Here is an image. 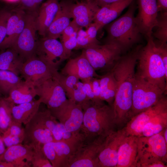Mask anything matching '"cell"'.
<instances>
[{"mask_svg":"<svg viewBox=\"0 0 167 167\" xmlns=\"http://www.w3.org/2000/svg\"><path fill=\"white\" fill-rule=\"evenodd\" d=\"M140 49L138 47L126 55L121 56L111 71L117 83L113 107L114 123L117 130L122 128L129 120L135 78V67Z\"/></svg>","mask_w":167,"mask_h":167,"instance_id":"6da1fadb","label":"cell"},{"mask_svg":"<svg viewBox=\"0 0 167 167\" xmlns=\"http://www.w3.org/2000/svg\"><path fill=\"white\" fill-rule=\"evenodd\" d=\"M83 119L80 132L85 143L105 138L117 130L113 106L105 101H90L83 108Z\"/></svg>","mask_w":167,"mask_h":167,"instance_id":"7a4b0ae2","label":"cell"},{"mask_svg":"<svg viewBox=\"0 0 167 167\" xmlns=\"http://www.w3.org/2000/svg\"><path fill=\"white\" fill-rule=\"evenodd\" d=\"M138 53L136 75L167 92V73L152 37Z\"/></svg>","mask_w":167,"mask_h":167,"instance_id":"3957f363","label":"cell"},{"mask_svg":"<svg viewBox=\"0 0 167 167\" xmlns=\"http://www.w3.org/2000/svg\"><path fill=\"white\" fill-rule=\"evenodd\" d=\"M135 5H131L122 15L108 27L105 42L118 45L123 52L138 42L141 34L135 16Z\"/></svg>","mask_w":167,"mask_h":167,"instance_id":"277c9868","label":"cell"},{"mask_svg":"<svg viewBox=\"0 0 167 167\" xmlns=\"http://www.w3.org/2000/svg\"><path fill=\"white\" fill-rule=\"evenodd\" d=\"M163 133V130L151 136L138 137L136 167H148L158 161L166 164L167 143Z\"/></svg>","mask_w":167,"mask_h":167,"instance_id":"5b68a950","label":"cell"},{"mask_svg":"<svg viewBox=\"0 0 167 167\" xmlns=\"http://www.w3.org/2000/svg\"><path fill=\"white\" fill-rule=\"evenodd\" d=\"M165 93L156 85L135 74L129 121L135 115L156 104Z\"/></svg>","mask_w":167,"mask_h":167,"instance_id":"8992f818","label":"cell"},{"mask_svg":"<svg viewBox=\"0 0 167 167\" xmlns=\"http://www.w3.org/2000/svg\"><path fill=\"white\" fill-rule=\"evenodd\" d=\"M82 51L96 72L106 73L111 71L123 52L117 45L108 42L91 44Z\"/></svg>","mask_w":167,"mask_h":167,"instance_id":"52a82bcc","label":"cell"},{"mask_svg":"<svg viewBox=\"0 0 167 167\" xmlns=\"http://www.w3.org/2000/svg\"><path fill=\"white\" fill-rule=\"evenodd\" d=\"M58 66L43 56L36 54L24 62L20 74L25 81L35 87L47 79L54 78L59 72Z\"/></svg>","mask_w":167,"mask_h":167,"instance_id":"ba28073f","label":"cell"},{"mask_svg":"<svg viewBox=\"0 0 167 167\" xmlns=\"http://www.w3.org/2000/svg\"><path fill=\"white\" fill-rule=\"evenodd\" d=\"M38 10L26 11L24 28L11 47L17 52L24 62L36 54L37 42L36 39L37 31L36 19Z\"/></svg>","mask_w":167,"mask_h":167,"instance_id":"9c48e42d","label":"cell"},{"mask_svg":"<svg viewBox=\"0 0 167 167\" xmlns=\"http://www.w3.org/2000/svg\"><path fill=\"white\" fill-rule=\"evenodd\" d=\"M49 109L68 131L80 132L83 119V111L81 106L67 99L58 107Z\"/></svg>","mask_w":167,"mask_h":167,"instance_id":"30bf717a","label":"cell"},{"mask_svg":"<svg viewBox=\"0 0 167 167\" xmlns=\"http://www.w3.org/2000/svg\"><path fill=\"white\" fill-rule=\"evenodd\" d=\"M106 138L84 142L75 152L68 167H99L98 156Z\"/></svg>","mask_w":167,"mask_h":167,"instance_id":"8fae6325","label":"cell"},{"mask_svg":"<svg viewBox=\"0 0 167 167\" xmlns=\"http://www.w3.org/2000/svg\"><path fill=\"white\" fill-rule=\"evenodd\" d=\"M166 109L167 98L165 95L156 104L131 118L122 128L126 136H142L145 125L155 116Z\"/></svg>","mask_w":167,"mask_h":167,"instance_id":"7c38bea8","label":"cell"},{"mask_svg":"<svg viewBox=\"0 0 167 167\" xmlns=\"http://www.w3.org/2000/svg\"><path fill=\"white\" fill-rule=\"evenodd\" d=\"M36 96L49 109L57 108L67 99L66 92L56 79L49 78L35 87Z\"/></svg>","mask_w":167,"mask_h":167,"instance_id":"4fadbf2b","label":"cell"},{"mask_svg":"<svg viewBox=\"0 0 167 167\" xmlns=\"http://www.w3.org/2000/svg\"><path fill=\"white\" fill-rule=\"evenodd\" d=\"M158 12L156 0H139V11L135 19L141 33L148 38L152 36Z\"/></svg>","mask_w":167,"mask_h":167,"instance_id":"5bb4252c","label":"cell"},{"mask_svg":"<svg viewBox=\"0 0 167 167\" xmlns=\"http://www.w3.org/2000/svg\"><path fill=\"white\" fill-rule=\"evenodd\" d=\"M125 136L122 128L113 131L106 137L98 156L99 167H116L119 148Z\"/></svg>","mask_w":167,"mask_h":167,"instance_id":"9a60e30c","label":"cell"},{"mask_svg":"<svg viewBox=\"0 0 167 167\" xmlns=\"http://www.w3.org/2000/svg\"><path fill=\"white\" fill-rule=\"evenodd\" d=\"M43 149L52 167H68L77 150L62 141L46 143L43 145Z\"/></svg>","mask_w":167,"mask_h":167,"instance_id":"2e32d148","label":"cell"},{"mask_svg":"<svg viewBox=\"0 0 167 167\" xmlns=\"http://www.w3.org/2000/svg\"><path fill=\"white\" fill-rule=\"evenodd\" d=\"M23 143L33 148L47 143L56 141L51 131L35 116L25 125Z\"/></svg>","mask_w":167,"mask_h":167,"instance_id":"e0dca14e","label":"cell"},{"mask_svg":"<svg viewBox=\"0 0 167 167\" xmlns=\"http://www.w3.org/2000/svg\"><path fill=\"white\" fill-rule=\"evenodd\" d=\"M60 73L64 75L74 76L81 81L101 76L96 73L83 51L79 56L70 59Z\"/></svg>","mask_w":167,"mask_h":167,"instance_id":"ac0fdd59","label":"cell"},{"mask_svg":"<svg viewBox=\"0 0 167 167\" xmlns=\"http://www.w3.org/2000/svg\"><path fill=\"white\" fill-rule=\"evenodd\" d=\"M100 8L93 0H84L76 3L70 0V10L72 18L81 28H88Z\"/></svg>","mask_w":167,"mask_h":167,"instance_id":"d6986e66","label":"cell"},{"mask_svg":"<svg viewBox=\"0 0 167 167\" xmlns=\"http://www.w3.org/2000/svg\"><path fill=\"white\" fill-rule=\"evenodd\" d=\"M26 15L25 11L17 7L11 10L7 24L6 36L0 45V50L13 46L24 28Z\"/></svg>","mask_w":167,"mask_h":167,"instance_id":"ffe728a7","label":"cell"},{"mask_svg":"<svg viewBox=\"0 0 167 167\" xmlns=\"http://www.w3.org/2000/svg\"><path fill=\"white\" fill-rule=\"evenodd\" d=\"M33 151L32 147L23 143L12 145L0 155V161L10 162L14 167H30Z\"/></svg>","mask_w":167,"mask_h":167,"instance_id":"44dd1931","label":"cell"},{"mask_svg":"<svg viewBox=\"0 0 167 167\" xmlns=\"http://www.w3.org/2000/svg\"><path fill=\"white\" fill-rule=\"evenodd\" d=\"M36 54L58 65L67 59L61 42L57 39L43 37L37 42Z\"/></svg>","mask_w":167,"mask_h":167,"instance_id":"7402d4cb","label":"cell"},{"mask_svg":"<svg viewBox=\"0 0 167 167\" xmlns=\"http://www.w3.org/2000/svg\"><path fill=\"white\" fill-rule=\"evenodd\" d=\"M60 7L58 0H46L40 6L36 19L38 34L44 37Z\"/></svg>","mask_w":167,"mask_h":167,"instance_id":"603a6c76","label":"cell"},{"mask_svg":"<svg viewBox=\"0 0 167 167\" xmlns=\"http://www.w3.org/2000/svg\"><path fill=\"white\" fill-rule=\"evenodd\" d=\"M138 137L126 136L119 148L116 167H136Z\"/></svg>","mask_w":167,"mask_h":167,"instance_id":"cb8c5ba5","label":"cell"},{"mask_svg":"<svg viewBox=\"0 0 167 167\" xmlns=\"http://www.w3.org/2000/svg\"><path fill=\"white\" fill-rule=\"evenodd\" d=\"M134 0H121L104 6L98 10L93 21L98 31L116 19Z\"/></svg>","mask_w":167,"mask_h":167,"instance_id":"d4e9b609","label":"cell"},{"mask_svg":"<svg viewBox=\"0 0 167 167\" xmlns=\"http://www.w3.org/2000/svg\"><path fill=\"white\" fill-rule=\"evenodd\" d=\"M70 0H63L60 2V8L43 37L57 39L61 36L72 18L70 10Z\"/></svg>","mask_w":167,"mask_h":167,"instance_id":"484cf974","label":"cell"},{"mask_svg":"<svg viewBox=\"0 0 167 167\" xmlns=\"http://www.w3.org/2000/svg\"><path fill=\"white\" fill-rule=\"evenodd\" d=\"M41 103L40 99L24 103L14 105L12 108V114L14 121L26 125L39 110Z\"/></svg>","mask_w":167,"mask_h":167,"instance_id":"4316f807","label":"cell"},{"mask_svg":"<svg viewBox=\"0 0 167 167\" xmlns=\"http://www.w3.org/2000/svg\"><path fill=\"white\" fill-rule=\"evenodd\" d=\"M36 96L35 87L25 81H22L5 98L15 105H18L32 101Z\"/></svg>","mask_w":167,"mask_h":167,"instance_id":"83f0119b","label":"cell"},{"mask_svg":"<svg viewBox=\"0 0 167 167\" xmlns=\"http://www.w3.org/2000/svg\"><path fill=\"white\" fill-rule=\"evenodd\" d=\"M5 49L0 52V70L10 71L18 75L24 61L13 48Z\"/></svg>","mask_w":167,"mask_h":167,"instance_id":"f1b7e54d","label":"cell"},{"mask_svg":"<svg viewBox=\"0 0 167 167\" xmlns=\"http://www.w3.org/2000/svg\"><path fill=\"white\" fill-rule=\"evenodd\" d=\"M99 79L101 99L113 106L117 86L112 72L110 71L101 75Z\"/></svg>","mask_w":167,"mask_h":167,"instance_id":"f546056e","label":"cell"},{"mask_svg":"<svg viewBox=\"0 0 167 167\" xmlns=\"http://www.w3.org/2000/svg\"><path fill=\"white\" fill-rule=\"evenodd\" d=\"M35 116L39 121L51 131L56 141H61V123L52 115L49 109L47 108L42 111L38 110Z\"/></svg>","mask_w":167,"mask_h":167,"instance_id":"4dcf8cb0","label":"cell"},{"mask_svg":"<svg viewBox=\"0 0 167 167\" xmlns=\"http://www.w3.org/2000/svg\"><path fill=\"white\" fill-rule=\"evenodd\" d=\"M22 124L13 120L9 128L1 136L6 147L23 143L24 128Z\"/></svg>","mask_w":167,"mask_h":167,"instance_id":"1f68e13d","label":"cell"},{"mask_svg":"<svg viewBox=\"0 0 167 167\" xmlns=\"http://www.w3.org/2000/svg\"><path fill=\"white\" fill-rule=\"evenodd\" d=\"M167 127V109L158 114L143 127L142 136H150L158 134Z\"/></svg>","mask_w":167,"mask_h":167,"instance_id":"d6a6232c","label":"cell"},{"mask_svg":"<svg viewBox=\"0 0 167 167\" xmlns=\"http://www.w3.org/2000/svg\"><path fill=\"white\" fill-rule=\"evenodd\" d=\"M22 81L21 78L14 72L0 70V93L8 95Z\"/></svg>","mask_w":167,"mask_h":167,"instance_id":"836d02e7","label":"cell"},{"mask_svg":"<svg viewBox=\"0 0 167 167\" xmlns=\"http://www.w3.org/2000/svg\"><path fill=\"white\" fill-rule=\"evenodd\" d=\"M15 105L5 97L0 98V136L9 128L13 121L12 109Z\"/></svg>","mask_w":167,"mask_h":167,"instance_id":"e575fe53","label":"cell"},{"mask_svg":"<svg viewBox=\"0 0 167 167\" xmlns=\"http://www.w3.org/2000/svg\"><path fill=\"white\" fill-rule=\"evenodd\" d=\"M156 31L152 34L160 43L166 44L167 42V11L161 12L158 17L157 23L155 27Z\"/></svg>","mask_w":167,"mask_h":167,"instance_id":"d590c367","label":"cell"},{"mask_svg":"<svg viewBox=\"0 0 167 167\" xmlns=\"http://www.w3.org/2000/svg\"><path fill=\"white\" fill-rule=\"evenodd\" d=\"M53 79L57 80L65 91L66 97L70 99L75 85L79 80L76 77L71 75H64L59 72Z\"/></svg>","mask_w":167,"mask_h":167,"instance_id":"8d00e7d4","label":"cell"},{"mask_svg":"<svg viewBox=\"0 0 167 167\" xmlns=\"http://www.w3.org/2000/svg\"><path fill=\"white\" fill-rule=\"evenodd\" d=\"M43 147L38 146L33 148L30 162L31 167H52L43 151Z\"/></svg>","mask_w":167,"mask_h":167,"instance_id":"74e56055","label":"cell"},{"mask_svg":"<svg viewBox=\"0 0 167 167\" xmlns=\"http://www.w3.org/2000/svg\"><path fill=\"white\" fill-rule=\"evenodd\" d=\"M82 107V109L90 101L88 97L83 83L79 80L75 85L72 96L69 99Z\"/></svg>","mask_w":167,"mask_h":167,"instance_id":"f35d334b","label":"cell"},{"mask_svg":"<svg viewBox=\"0 0 167 167\" xmlns=\"http://www.w3.org/2000/svg\"><path fill=\"white\" fill-rule=\"evenodd\" d=\"M11 13V10L8 9L0 10V45L6 36L7 22Z\"/></svg>","mask_w":167,"mask_h":167,"instance_id":"ab89813d","label":"cell"},{"mask_svg":"<svg viewBox=\"0 0 167 167\" xmlns=\"http://www.w3.org/2000/svg\"><path fill=\"white\" fill-rule=\"evenodd\" d=\"M43 0H20L16 7L25 11L38 10Z\"/></svg>","mask_w":167,"mask_h":167,"instance_id":"60d3db41","label":"cell"},{"mask_svg":"<svg viewBox=\"0 0 167 167\" xmlns=\"http://www.w3.org/2000/svg\"><path fill=\"white\" fill-rule=\"evenodd\" d=\"M77 33V32H75L68 39L61 42L67 59L70 58L72 50L74 49L76 45Z\"/></svg>","mask_w":167,"mask_h":167,"instance_id":"b9f144b4","label":"cell"},{"mask_svg":"<svg viewBox=\"0 0 167 167\" xmlns=\"http://www.w3.org/2000/svg\"><path fill=\"white\" fill-rule=\"evenodd\" d=\"M80 28L78 31L77 36V44L75 49H83L91 45L86 31Z\"/></svg>","mask_w":167,"mask_h":167,"instance_id":"7bdbcfd3","label":"cell"},{"mask_svg":"<svg viewBox=\"0 0 167 167\" xmlns=\"http://www.w3.org/2000/svg\"><path fill=\"white\" fill-rule=\"evenodd\" d=\"M81 27L79 26L73 20L63 30L62 34V42L70 37L73 33L78 32Z\"/></svg>","mask_w":167,"mask_h":167,"instance_id":"ee69618b","label":"cell"},{"mask_svg":"<svg viewBox=\"0 0 167 167\" xmlns=\"http://www.w3.org/2000/svg\"><path fill=\"white\" fill-rule=\"evenodd\" d=\"M98 31L96 24L92 23L86 31L87 36L91 44H100L99 41L97 39L96 35Z\"/></svg>","mask_w":167,"mask_h":167,"instance_id":"f6af8a7d","label":"cell"},{"mask_svg":"<svg viewBox=\"0 0 167 167\" xmlns=\"http://www.w3.org/2000/svg\"><path fill=\"white\" fill-rule=\"evenodd\" d=\"M91 82L96 101H102L100 98V86L99 78L96 77L92 78L91 79Z\"/></svg>","mask_w":167,"mask_h":167,"instance_id":"bcb514c9","label":"cell"},{"mask_svg":"<svg viewBox=\"0 0 167 167\" xmlns=\"http://www.w3.org/2000/svg\"><path fill=\"white\" fill-rule=\"evenodd\" d=\"M91 79H86L81 82L83 83L86 93L89 99L92 101H96L93 92Z\"/></svg>","mask_w":167,"mask_h":167,"instance_id":"7dc6e473","label":"cell"},{"mask_svg":"<svg viewBox=\"0 0 167 167\" xmlns=\"http://www.w3.org/2000/svg\"><path fill=\"white\" fill-rule=\"evenodd\" d=\"M159 11H167V0H156Z\"/></svg>","mask_w":167,"mask_h":167,"instance_id":"c3c4849f","label":"cell"},{"mask_svg":"<svg viewBox=\"0 0 167 167\" xmlns=\"http://www.w3.org/2000/svg\"><path fill=\"white\" fill-rule=\"evenodd\" d=\"M98 6L101 7L106 5L117 2L121 0H93Z\"/></svg>","mask_w":167,"mask_h":167,"instance_id":"681fc988","label":"cell"},{"mask_svg":"<svg viewBox=\"0 0 167 167\" xmlns=\"http://www.w3.org/2000/svg\"><path fill=\"white\" fill-rule=\"evenodd\" d=\"M0 167H14V166L10 162L0 161Z\"/></svg>","mask_w":167,"mask_h":167,"instance_id":"f907efd6","label":"cell"},{"mask_svg":"<svg viewBox=\"0 0 167 167\" xmlns=\"http://www.w3.org/2000/svg\"><path fill=\"white\" fill-rule=\"evenodd\" d=\"M5 145L0 136V155L2 154L5 150Z\"/></svg>","mask_w":167,"mask_h":167,"instance_id":"816d5d0a","label":"cell"},{"mask_svg":"<svg viewBox=\"0 0 167 167\" xmlns=\"http://www.w3.org/2000/svg\"><path fill=\"white\" fill-rule=\"evenodd\" d=\"M5 2L12 4H17L19 1L20 0H3Z\"/></svg>","mask_w":167,"mask_h":167,"instance_id":"f5cc1de1","label":"cell"},{"mask_svg":"<svg viewBox=\"0 0 167 167\" xmlns=\"http://www.w3.org/2000/svg\"><path fill=\"white\" fill-rule=\"evenodd\" d=\"M163 134L165 141L167 143V127L163 130Z\"/></svg>","mask_w":167,"mask_h":167,"instance_id":"db71d44e","label":"cell"},{"mask_svg":"<svg viewBox=\"0 0 167 167\" xmlns=\"http://www.w3.org/2000/svg\"><path fill=\"white\" fill-rule=\"evenodd\" d=\"M74 0V1H75L76 2H77V1H82V0Z\"/></svg>","mask_w":167,"mask_h":167,"instance_id":"11a10c76","label":"cell"},{"mask_svg":"<svg viewBox=\"0 0 167 167\" xmlns=\"http://www.w3.org/2000/svg\"><path fill=\"white\" fill-rule=\"evenodd\" d=\"M1 94L0 93V98L1 97Z\"/></svg>","mask_w":167,"mask_h":167,"instance_id":"9f6ffc18","label":"cell"}]
</instances>
